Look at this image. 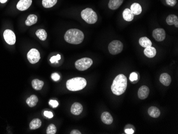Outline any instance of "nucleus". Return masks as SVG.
<instances>
[{
    "instance_id": "423d86ee",
    "label": "nucleus",
    "mask_w": 178,
    "mask_h": 134,
    "mask_svg": "<svg viewBox=\"0 0 178 134\" xmlns=\"http://www.w3.org/2000/svg\"><path fill=\"white\" fill-rule=\"evenodd\" d=\"M123 49V44L119 40H114L108 46V50L112 55H117L121 53Z\"/></svg>"
},
{
    "instance_id": "393cba45",
    "label": "nucleus",
    "mask_w": 178,
    "mask_h": 134,
    "mask_svg": "<svg viewBox=\"0 0 178 134\" xmlns=\"http://www.w3.org/2000/svg\"><path fill=\"white\" fill-rule=\"evenodd\" d=\"M139 44L141 46L144 48H147L152 46V43L151 40L147 37H141L139 39Z\"/></svg>"
},
{
    "instance_id": "0eeeda50",
    "label": "nucleus",
    "mask_w": 178,
    "mask_h": 134,
    "mask_svg": "<svg viewBox=\"0 0 178 134\" xmlns=\"http://www.w3.org/2000/svg\"><path fill=\"white\" fill-rule=\"evenodd\" d=\"M41 58L40 53L37 49L33 48L27 53V59L31 64L38 62Z\"/></svg>"
},
{
    "instance_id": "9d476101",
    "label": "nucleus",
    "mask_w": 178,
    "mask_h": 134,
    "mask_svg": "<svg viewBox=\"0 0 178 134\" xmlns=\"http://www.w3.org/2000/svg\"><path fill=\"white\" fill-rule=\"evenodd\" d=\"M32 0H20L17 5V8L20 11L28 9L32 5Z\"/></svg>"
},
{
    "instance_id": "4c0bfd02",
    "label": "nucleus",
    "mask_w": 178,
    "mask_h": 134,
    "mask_svg": "<svg viewBox=\"0 0 178 134\" xmlns=\"http://www.w3.org/2000/svg\"><path fill=\"white\" fill-rule=\"evenodd\" d=\"M8 0H0V2L1 3H5V2H7Z\"/></svg>"
},
{
    "instance_id": "473e14b6",
    "label": "nucleus",
    "mask_w": 178,
    "mask_h": 134,
    "mask_svg": "<svg viewBox=\"0 0 178 134\" xmlns=\"http://www.w3.org/2000/svg\"><path fill=\"white\" fill-rule=\"evenodd\" d=\"M166 2L167 5L171 7H174L176 3V0H166Z\"/></svg>"
},
{
    "instance_id": "f8f14e48",
    "label": "nucleus",
    "mask_w": 178,
    "mask_h": 134,
    "mask_svg": "<svg viewBox=\"0 0 178 134\" xmlns=\"http://www.w3.org/2000/svg\"><path fill=\"white\" fill-rule=\"evenodd\" d=\"M82 105L79 103H74L71 107V113L75 116L80 115V114L82 113Z\"/></svg>"
},
{
    "instance_id": "1a4fd4ad",
    "label": "nucleus",
    "mask_w": 178,
    "mask_h": 134,
    "mask_svg": "<svg viewBox=\"0 0 178 134\" xmlns=\"http://www.w3.org/2000/svg\"><path fill=\"white\" fill-rule=\"evenodd\" d=\"M153 37L158 42L163 41L166 37L164 30L163 28H157L153 30Z\"/></svg>"
},
{
    "instance_id": "7c9ffc66",
    "label": "nucleus",
    "mask_w": 178,
    "mask_h": 134,
    "mask_svg": "<svg viewBox=\"0 0 178 134\" xmlns=\"http://www.w3.org/2000/svg\"><path fill=\"white\" fill-rule=\"evenodd\" d=\"M49 105H50V106L53 107V108H56V107H57L59 105L58 102L57 101H56V100H50V101H49Z\"/></svg>"
},
{
    "instance_id": "20e7f679",
    "label": "nucleus",
    "mask_w": 178,
    "mask_h": 134,
    "mask_svg": "<svg viewBox=\"0 0 178 134\" xmlns=\"http://www.w3.org/2000/svg\"><path fill=\"white\" fill-rule=\"evenodd\" d=\"M81 17L83 19L90 24L96 23L98 20V16L91 8H87L81 12Z\"/></svg>"
},
{
    "instance_id": "cd10ccee",
    "label": "nucleus",
    "mask_w": 178,
    "mask_h": 134,
    "mask_svg": "<svg viewBox=\"0 0 178 134\" xmlns=\"http://www.w3.org/2000/svg\"><path fill=\"white\" fill-rule=\"evenodd\" d=\"M57 132V129L53 124H51L48 126L46 129V134H55Z\"/></svg>"
},
{
    "instance_id": "72a5a7b5",
    "label": "nucleus",
    "mask_w": 178,
    "mask_h": 134,
    "mask_svg": "<svg viewBox=\"0 0 178 134\" xmlns=\"http://www.w3.org/2000/svg\"><path fill=\"white\" fill-rule=\"evenodd\" d=\"M44 115L45 116L47 117L48 118H49V119L53 118V116L52 113L50 111H44Z\"/></svg>"
},
{
    "instance_id": "2eb2a0df",
    "label": "nucleus",
    "mask_w": 178,
    "mask_h": 134,
    "mask_svg": "<svg viewBox=\"0 0 178 134\" xmlns=\"http://www.w3.org/2000/svg\"><path fill=\"white\" fill-rule=\"evenodd\" d=\"M167 23L169 25H174L176 27H178V18L175 14H170L166 19Z\"/></svg>"
},
{
    "instance_id": "9b49d317",
    "label": "nucleus",
    "mask_w": 178,
    "mask_h": 134,
    "mask_svg": "<svg viewBox=\"0 0 178 134\" xmlns=\"http://www.w3.org/2000/svg\"><path fill=\"white\" fill-rule=\"evenodd\" d=\"M149 89L147 86H142L139 89L138 95L140 99L145 100L148 96Z\"/></svg>"
},
{
    "instance_id": "7ed1b4c3",
    "label": "nucleus",
    "mask_w": 178,
    "mask_h": 134,
    "mask_svg": "<svg viewBox=\"0 0 178 134\" xmlns=\"http://www.w3.org/2000/svg\"><path fill=\"white\" fill-rule=\"evenodd\" d=\"M87 86V81L83 78L77 77L69 79L67 81V88L70 91H79Z\"/></svg>"
},
{
    "instance_id": "412c9836",
    "label": "nucleus",
    "mask_w": 178,
    "mask_h": 134,
    "mask_svg": "<svg viewBox=\"0 0 178 134\" xmlns=\"http://www.w3.org/2000/svg\"><path fill=\"white\" fill-rule=\"evenodd\" d=\"M38 98L35 95H32L30 97H28L26 100V103L30 107H33L36 106L37 102H38Z\"/></svg>"
},
{
    "instance_id": "bb28decb",
    "label": "nucleus",
    "mask_w": 178,
    "mask_h": 134,
    "mask_svg": "<svg viewBox=\"0 0 178 134\" xmlns=\"http://www.w3.org/2000/svg\"><path fill=\"white\" fill-rule=\"evenodd\" d=\"M57 2V0H43L42 5L46 8H50L53 7Z\"/></svg>"
},
{
    "instance_id": "6ab92c4d",
    "label": "nucleus",
    "mask_w": 178,
    "mask_h": 134,
    "mask_svg": "<svg viewBox=\"0 0 178 134\" xmlns=\"http://www.w3.org/2000/svg\"><path fill=\"white\" fill-rule=\"evenodd\" d=\"M148 113L149 116L154 118H157L160 116V110L155 107H151L148 110Z\"/></svg>"
},
{
    "instance_id": "5701e85b",
    "label": "nucleus",
    "mask_w": 178,
    "mask_h": 134,
    "mask_svg": "<svg viewBox=\"0 0 178 134\" xmlns=\"http://www.w3.org/2000/svg\"><path fill=\"white\" fill-rule=\"evenodd\" d=\"M32 87L35 90H41L44 85L43 81H41L39 79H34L32 82Z\"/></svg>"
},
{
    "instance_id": "4be33fe9",
    "label": "nucleus",
    "mask_w": 178,
    "mask_h": 134,
    "mask_svg": "<svg viewBox=\"0 0 178 134\" xmlns=\"http://www.w3.org/2000/svg\"><path fill=\"white\" fill-rule=\"evenodd\" d=\"M37 17L35 14H30L28 16L27 20L26 21V25L28 26L33 25L37 23Z\"/></svg>"
},
{
    "instance_id": "6e6552de",
    "label": "nucleus",
    "mask_w": 178,
    "mask_h": 134,
    "mask_svg": "<svg viewBox=\"0 0 178 134\" xmlns=\"http://www.w3.org/2000/svg\"><path fill=\"white\" fill-rule=\"evenodd\" d=\"M3 37L8 44L14 45L16 43V35L14 32L10 30H6L3 33Z\"/></svg>"
},
{
    "instance_id": "4468645a",
    "label": "nucleus",
    "mask_w": 178,
    "mask_h": 134,
    "mask_svg": "<svg viewBox=\"0 0 178 134\" xmlns=\"http://www.w3.org/2000/svg\"><path fill=\"white\" fill-rule=\"evenodd\" d=\"M160 81L165 86H169L171 82V78L167 73H162L160 76Z\"/></svg>"
},
{
    "instance_id": "a878e982",
    "label": "nucleus",
    "mask_w": 178,
    "mask_h": 134,
    "mask_svg": "<svg viewBox=\"0 0 178 134\" xmlns=\"http://www.w3.org/2000/svg\"><path fill=\"white\" fill-rule=\"evenodd\" d=\"M36 35L39 39L42 41H45L47 38V33L43 29H39L36 32Z\"/></svg>"
},
{
    "instance_id": "c9c22d12",
    "label": "nucleus",
    "mask_w": 178,
    "mask_h": 134,
    "mask_svg": "<svg viewBox=\"0 0 178 134\" xmlns=\"http://www.w3.org/2000/svg\"><path fill=\"white\" fill-rule=\"evenodd\" d=\"M124 129H132L135 130V128L133 125H130V124H129V125H127L126 126L125 128H124Z\"/></svg>"
},
{
    "instance_id": "f3484780",
    "label": "nucleus",
    "mask_w": 178,
    "mask_h": 134,
    "mask_svg": "<svg viewBox=\"0 0 178 134\" xmlns=\"http://www.w3.org/2000/svg\"><path fill=\"white\" fill-rule=\"evenodd\" d=\"M144 53L146 56L148 58H153L155 56L156 54V50L155 48L149 46L146 48L144 50Z\"/></svg>"
},
{
    "instance_id": "c85d7f7f",
    "label": "nucleus",
    "mask_w": 178,
    "mask_h": 134,
    "mask_svg": "<svg viewBox=\"0 0 178 134\" xmlns=\"http://www.w3.org/2000/svg\"><path fill=\"white\" fill-rule=\"evenodd\" d=\"M138 78V74L137 73L135 72H132L131 73L130 75V80L131 82H133V81H137Z\"/></svg>"
},
{
    "instance_id": "f704fd0d",
    "label": "nucleus",
    "mask_w": 178,
    "mask_h": 134,
    "mask_svg": "<svg viewBox=\"0 0 178 134\" xmlns=\"http://www.w3.org/2000/svg\"><path fill=\"white\" fill-rule=\"evenodd\" d=\"M125 132L126 134H133L135 132V130L132 129H125Z\"/></svg>"
},
{
    "instance_id": "f03ea898",
    "label": "nucleus",
    "mask_w": 178,
    "mask_h": 134,
    "mask_svg": "<svg viewBox=\"0 0 178 134\" xmlns=\"http://www.w3.org/2000/svg\"><path fill=\"white\" fill-rule=\"evenodd\" d=\"M84 38V35L81 30L78 29H71L67 30L64 39L68 43L78 44L82 42Z\"/></svg>"
},
{
    "instance_id": "aec40b11",
    "label": "nucleus",
    "mask_w": 178,
    "mask_h": 134,
    "mask_svg": "<svg viewBox=\"0 0 178 134\" xmlns=\"http://www.w3.org/2000/svg\"><path fill=\"white\" fill-rule=\"evenodd\" d=\"M130 10L134 14L139 15L141 13L142 7L139 3H134L131 5Z\"/></svg>"
},
{
    "instance_id": "a211bd4d",
    "label": "nucleus",
    "mask_w": 178,
    "mask_h": 134,
    "mask_svg": "<svg viewBox=\"0 0 178 134\" xmlns=\"http://www.w3.org/2000/svg\"><path fill=\"white\" fill-rule=\"evenodd\" d=\"M123 17L125 21H132L134 18V14H133L132 12L129 9H126L124 10L123 12Z\"/></svg>"
},
{
    "instance_id": "ddd939ff",
    "label": "nucleus",
    "mask_w": 178,
    "mask_h": 134,
    "mask_svg": "<svg viewBox=\"0 0 178 134\" xmlns=\"http://www.w3.org/2000/svg\"><path fill=\"white\" fill-rule=\"evenodd\" d=\"M101 119L103 123L106 125H111L113 122V118L108 112H104L103 113L101 116Z\"/></svg>"
},
{
    "instance_id": "dca6fc26",
    "label": "nucleus",
    "mask_w": 178,
    "mask_h": 134,
    "mask_svg": "<svg viewBox=\"0 0 178 134\" xmlns=\"http://www.w3.org/2000/svg\"><path fill=\"white\" fill-rule=\"evenodd\" d=\"M123 2V0H110L108 7L110 9H117L122 5Z\"/></svg>"
},
{
    "instance_id": "2f4dec72",
    "label": "nucleus",
    "mask_w": 178,
    "mask_h": 134,
    "mask_svg": "<svg viewBox=\"0 0 178 134\" xmlns=\"http://www.w3.org/2000/svg\"><path fill=\"white\" fill-rule=\"evenodd\" d=\"M51 78H52V79L53 81H58L59 80L60 76L57 73H53L51 75Z\"/></svg>"
},
{
    "instance_id": "c756f323",
    "label": "nucleus",
    "mask_w": 178,
    "mask_h": 134,
    "mask_svg": "<svg viewBox=\"0 0 178 134\" xmlns=\"http://www.w3.org/2000/svg\"><path fill=\"white\" fill-rule=\"evenodd\" d=\"M61 59V56L60 55H57V56H53L52 57H51L50 59L51 62L52 63H54V62H58V60H59Z\"/></svg>"
},
{
    "instance_id": "b1692460",
    "label": "nucleus",
    "mask_w": 178,
    "mask_h": 134,
    "mask_svg": "<svg viewBox=\"0 0 178 134\" xmlns=\"http://www.w3.org/2000/svg\"><path fill=\"white\" fill-rule=\"evenodd\" d=\"M41 121L39 119H34L30 123V129L35 130L38 129L41 126Z\"/></svg>"
},
{
    "instance_id": "39448f33",
    "label": "nucleus",
    "mask_w": 178,
    "mask_h": 134,
    "mask_svg": "<svg viewBox=\"0 0 178 134\" xmlns=\"http://www.w3.org/2000/svg\"><path fill=\"white\" fill-rule=\"evenodd\" d=\"M93 61L91 58H83L78 59L75 62V67L79 71H85L91 67Z\"/></svg>"
},
{
    "instance_id": "e433bc0d",
    "label": "nucleus",
    "mask_w": 178,
    "mask_h": 134,
    "mask_svg": "<svg viewBox=\"0 0 178 134\" xmlns=\"http://www.w3.org/2000/svg\"><path fill=\"white\" fill-rule=\"evenodd\" d=\"M71 134H81V132L79 131V130H78L75 129L73 130H72V132H71Z\"/></svg>"
},
{
    "instance_id": "f257e3e1",
    "label": "nucleus",
    "mask_w": 178,
    "mask_h": 134,
    "mask_svg": "<svg viewBox=\"0 0 178 134\" xmlns=\"http://www.w3.org/2000/svg\"><path fill=\"white\" fill-rule=\"evenodd\" d=\"M127 78L124 74H119L115 78L111 89L113 93L116 95H121L126 91L128 82Z\"/></svg>"
}]
</instances>
